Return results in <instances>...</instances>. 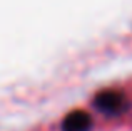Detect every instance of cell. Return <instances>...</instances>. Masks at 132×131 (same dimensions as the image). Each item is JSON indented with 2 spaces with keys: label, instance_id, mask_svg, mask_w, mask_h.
<instances>
[{
  "label": "cell",
  "instance_id": "obj_2",
  "mask_svg": "<svg viewBox=\"0 0 132 131\" xmlns=\"http://www.w3.org/2000/svg\"><path fill=\"white\" fill-rule=\"evenodd\" d=\"M92 126V118L84 109H74L64 118L62 129L64 131H89Z\"/></svg>",
  "mask_w": 132,
  "mask_h": 131
},
{
  "label": "cell",
  "instance_id": "obj_1",
  "mask_svg": "<svg viewBox=\"0 0 132 131\" xmlns=\"http://www.w3.org/2000/svg\"><path fill=\"white\" fill-rule=\"evenodd\" d=\"M94 104L97 109L107 114H119L127 108V96L124 94L120 89H100L95 96H94Z\"/></svg>",
  "mask_w": 132,
  "mask_h": 131
}]
</instances>
